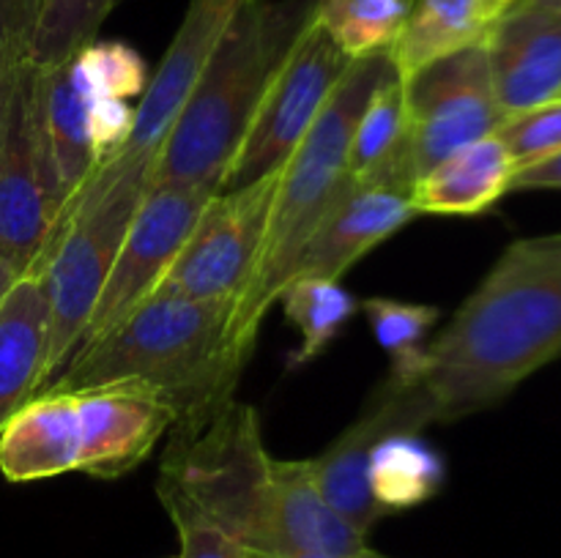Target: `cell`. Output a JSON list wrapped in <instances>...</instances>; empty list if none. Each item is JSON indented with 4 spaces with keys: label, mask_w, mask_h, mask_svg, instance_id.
<instances>
[{
    "label": "cell",
    "mask_w": 561,
    "mask_h": 558,
    "mask_svg": "<svg viewBox=\"0 0 561 558\" xmlns=\"http://www.w3.org/2000/svg\"><path fill=\"white\" fill-rule=\"evenodd\" d=\"M151 162L153 156L135 159L118 153L99 164L55 219L53 235L36 263L49 310L44 386L80 348L115 255L148 191Z\"/></svg>",
    "instance_id": "8992f818"
},
{
    "label": "cell",
    "mask_w": 561,
    "mask_h": 558,
    "mask_svg": "<svg viewBox=\"0 0 561 558\" xmlns=\"http://www.w3.org/2000/svg\"><path fill=\"white\" fill-rule=\"evenodd\" d=\"M80 414V465L91 479H118L137 465L175 425V408L146 383L121 381L75 392Z\"/></svg>",
    "instance_id": "4fadbf2b"
},
{
    "label": "cell",
    "mask_w": 561,
    "mask_h": 558,
    "mask_svg": "<svg viewBox=\"0 0 561 558\" xmlns=\"http://www.w3.org/2000/svg\"><path fill=\"white\" fill-rule=\"evenodd\" d=\"M321 0H247L159 142L148 186L222 189L236 151Z\"/></svg>",
    "instance_id": "277c9868"
},
{
    "label": "cell",
    "mask_w": 561,
    "mask_h": 558,
    "mask_svg": "<svg viewBox=\"0 0 561 558\" xmlns=\"http://www.w3.org/2000/svg\"><path fill=\"white\" fill-rule=\"evenodd\" d=\"M159 501L179 531V558H252L241 542H236L219 523H214L173 479L159 474Z\"/></svg>",
    "instance_id": "4316f807"
},
{
    "label": "cell",
    "mask_w": 561,
    "mask_h": 558,
    "mask_svg": "<svg viewBox=\"0 0 561 558\" xmlns=\"http://www.w3.org/2000/svg\"><path fill=\"white\" fill-rule=\"evenodd\" d=\"M283 167L239 189L217 191L151 295L236 304L255 268Z\"/></svg>",
    "instance_id": "9c48e42d"
},
{
    "label": "cell",
    "mask_w": 561,
    "mask_h": 558,
    "mask_svg": "<svg viewBox=\"0 0 561 558\" xmlns=\"http://www.w3.org/2000/svg\"><path fill=\"white\" fill-rule=\"evenodd\" d=\"M499 3H502V5H504V11H507V5L513 3V0H499Z\"/></svg>",
    "instance_id": "8d00e7d4"
},
{
    "label": "cell",
    "mask_w": 561,
    "mask_h": 558,
    "mask_svg": "<svg viewBox=\"0 0 561 558\" xmlns=\"http://www.w3.org/2000/svg\"><path fill=\"white\" fill-rule=\"evenodd\" d=\"M559 189L561 191V153L559 156L546 159L540 164H531L515 173L513 191H542Z\"/></svg>",
    "instance_id": "4dcf8cb0"
},
{
    "label": "cell",
    "mask_w": 561,
    "mask_h": 558,
    "mask_svg": "<svg viewBox=\"0 0 561 558\" xmlns=\"http://www.w3.org/2000/svg\"><path fill=\"white\" fill-rule=\"evenodd\" d=\"M121 0H42L27 58L53 66L96 42L99 31Z\"/></svg>",
    "instance_id": "484cf974"
},
{
    "label": "cell",
    "mask_w": 561,
    "mask_h": 558,
    "mask_svg": "<svg viewBox=\"0 0 561 558\" xmlns=\"http://www.w3.org/2000/svg\"><path fill=\"white\" fill-rule=\"evenodd\" d=\"M11 49H14V47H11ZM11 49L5 55H0V96H3V77H5V63H9Z\"/></svg>",
    "instance_id": "836d02e7"
},
{
    "label": "cell",
    "mask_w": 561,
    "mask_h": 558,
    "mask_svg": "<svg viewBox=\"0 0 561 558\" xmlns=\"http://www.w3.org/2000/svg\"><path fill=\"white\" fill-rule=\"evenodd\" d=\"M16 279H20V274H16L14 268H11L9 263H5L3 257H0V304H3V299H5V295H9V290L14 288Z\"/></svg>",
    "instance_id": "d6a6232c"
},
{
    "label": "cell",
    "mask_w": 561,
    "mask_h": 558,
    "mask_svg": "<svg viewBox=\"0 0 561 558\" xmlns=\"http://www.w3.org/2000/svg\"><path fill=\"white\" fill-rule=\"evenodd\" d=\"M80 414L75 392H38L0 432V474L5 481L53 479L80 465Z\"/></svg>",
    "instance_id": "ac0fdd59"
},
{
    "label": "cell",
    "mask_w": 561,
    "mask_h": 558,
    "mask_svg": "<svg viewBox=\"0 0 561 558\" xmlns=\"http://www.w3.org/2000/svg\"><path fill=\"white\" fill-rule=\"evenodd\" d=\"M392 69V53L351 60L337 91L285 162L255 268L230 312L228 348L239 370L250 361L263 321L288 284L301 249L334 202L348 191V153L356 120L373 88Z\"/></svg>",
    "instance_id": "5b68a950"
},
{
    "label": "cell",
    "mask_w": 561,
    "mask_h": 558,
    "mask_svg": "<svg viewBox=\"0 0 561 558\" xmlns=\"http://www.w3.org/2000/svg\"><path fill=\"white\" fill-rule=\"evenodd\" d=\"M233 301L151 295L96 339L82 345L42 388L82 392L135 381L173 403V432H195L233 399L241 370L228 348Z\"/></svg>",
    "instance_id": "3957f363"
},
{
    "label": "cell",
    "mask_w": 561,
    "mask_h": 558,
    "mask_svg": "<svg viewBox=\"0 0 561 558\" xmlns=\"http://www.w3.org/2000/svg\"><path fill=\"white\" fill-rule=\"evenodd\" d=\"M214 195L217 189L208 186H148L93 306L80 348L124 321L157 290Z\"/></svg>",
    "instance_id": "8fae6325"
},
{
    "label": "cell",
    "mask_w": 561,
    "mask_h": 558,
    "mask_svg": "<svg viewBox=\"0 0 561 558\" xmlns=\"http://www.w3.org/2000/svg\"><path fill=\"white\" fill-rule=\"evenodd\" d=\"M285 321L299 332V348L290 353L288 367L299 370L316 361L359 310V301L340 279L296 277L279 293Z\"/></svg>",
    "instance_id": "cb8c5ba5"
},
{
    "label": "cell",
    "mask_w": 561,
    "mask_h": 558,
    "mask_svg": "<svg viewBox=\"0 0 561 558\" xmlns=\"http://www.w3.org/2000/svg\"><path fill=\"white\" fill-rule=\"evenodd\" d=\"M561 359V233L504 246L427 342L420 386L438 421L482 414Z\"/></svg>",
    "instance_id": "7a4b0ae2"
},
{
    "label": "cell",
    "mask_w": 561,
    "mask_h": 558,
    "mask_svg": "<svg viewBox=\"0 0 561 558\" xmlns=\"http://www.w3.org/2000/svg\"><path fill=\"white\" fill-rule=\"evenodd\" d=\"M362 558H389V556H383V553H378V550H367Z\"/></svg>",
    "instance_id": "d590c367"
},
{
    "label": "cell",
    "mask_w": 561,
    "mask_h": 558,
    "mask_svg": "<svg viewBox=\"0 0 561 558\" xmlns=\"http://www.w3.org/2000/svg\"><path fill=\"white\" fill-rule=\"evenodd\" d=\"M348 66L351 58L312 16L263 96L219 191L239 189L283 167L337 91Z\"/></svg>",
    "instance_id": "ba28073f"
},
{
    "label": "cell",
    "mask_w": 561,
    "mask_h": 558,
    "mask_svg": "<svg viewBox=\"0 0 561 558\" xmlns=\"http://www.w3.org/2000/svg\"><path fill=\"white\" fill-rule=\"evenodd\" d=\"M47 290L42 268L22 274L0 304V432L44 386Z\"/></svg>",
    "instance_id": "44dd1931"
},
{
    "label": "cell",
    "mask_w": 561,
    "mask_h": 558,
    "mask_svg": "<svg viewBox=\"0 0 561 558\" xmlns=\"http://www.w3.org/2000/svg\"><path fill=\"white\" fill-rule=\"evenodd\" d=\"M175 558H179V556H175Z\"/></svg>",
    "instance_id": "f35d334b"
},
{
    "label": "cell",
    "mask_w": 561,
    "mask_h": 558,
    "mask_svg": "<svg viewBox=\"0 0 561 558\" xmlns=\"http://www.w3.org/2000/svg\"><path fill=\"white\" fill-rule=\"evenodd\" d=\"M507 11H513V14L542 16V20H561V0H513L507 5Z\"/></svg>",
    "instance_id": "1f68e13d"
},
{
    "label": "cell",
    "mask_w": 561,
    "mask_h": 558,
    "mask_svg": "<svg viewBox=\"0 0 561 558\" xmlns=\"http://www.w3.org/2000/svg\"><path fill=\"white\" fill-rule=\"evenodd\" d=\"M499 140L507 146L515 167L524 170L561 153V96L537 104L526 113L510 115L496 129Z\"/></svg>",
    "instance_id": "f1b7e54d"
},
{
    "label": "cell",
    "mask_w": 561,
    "mask_h": 558,
    "mask_svg": "<svg viewBox=\"0 0 561 558\" xmlns=\"http://www.w3.org/2000/svg\"><path fill=\"white\" fill-rule=\"evenodd\" d=\"M85 80L91 85L93 96L99 98H121L129 102L131 96L146 91L148 66L135 47L124 42H96L77 49Z\"/></svg>",
    "instance_id": "83f0119b"
},
{
    "label": "cell",
    "mask_w": 561,
    "mask_h": 558,
    "mask_svg": "<svg viewBox=\"0 0 561 558\" xmlns=\"http://www.w3.org/2000/svg\"><path fill=\"white\" fill-rule=\"evenodd\" d=\"M502 14L499 0H414L392 49L400 77H411L460 49L488 44Z\"/></svg>",
    "instance_id": "7402d4cb"
},
{
    "label": "cell",
    "mask_w": 561,
    "mask_h": 558,
    "mask_svg": "<svg viewBox=\"0 0 561 558\" xmlns=\"http://www.w3.org/2000/svg\"><path fill=\"white\" fill-rule=\"evenodd\" d=\"M444 479V457L422 441L420 432L387 435L373 449L367 463V485L383 514L422 507L438 496Z\"/></svg>",
    "instance_id": "603a6c76"
},
{
    "label": "cell",
    "mask_w": 561,
    "mask_h": 558,
    "mask_svg": "<svg viewBox=\"0 0 561 558\" xmlns=\"http://www.w3.org/2000/svg\"><path fill=\"white\" fill-rule=\"evenodd\" d=\"M485 47L504 118L561 96V20L507 11Z\"/></svg>",
    "instance_id": "e0dca14e"
},
{
    "label": "cell",
    "mask_w": 561,
    "mask_h": 558,
    "mask_svg": "<svg viewBox=\"0 0 561 558\" xmlns=\"http://www.w3.org/2000/svg\"><path fill=\"white\" fill-rule=\"evenodd\" d=\"M370 321L373 337L389 356V375L398 383H416L425 367L427 342L442 321V310L420 301L370 295L362 304Z\"/></svg>",
    "instance_id": "d4e9b609"
},
{
    "label": "cell",
    "mask_w": 561,
    "mask_h": 558,
    "mask_svg": "<svg viewBox=\"0 0 561 558\" xmlns=\"http://www.w3.org/2000/svg\"><path fill=\"white\" fill-rule=\"evenodd\" d=\"M403 80L409 153L416 178L458 148L496 135L502 126L504 115L493 91L485 44L460 49Z\"/></svg>",
    "instance_id": "30bf717a"
},
{
    "label": "cell",
    "mask_w": 561,
    "mask_h": 558,
    "mask_svg": "<svg viewBox=\"0 0 561 558\" xmlns=\"http://www.w3.org/2000/svg\"><path fill=\"white\" fill-rule=\"evenodd\" d=\"M36 82L27 47L11 49L0 96V257L20 277L36 268L60 213Z\"/></svg>",
    "instance_id": "52a82bcc"
},
{
    "label": "cell",
    "mask_w": 561,
    "mask_h": 558,
    "mask_svg": "<svg viewBox=\"0 0 561 558\" xmlns=\"http://www.w3.org/2000/svg\"><path fill=\"white\" fill-rule=\"evenodd\" d=\"M348 175L356 186L411 195L416 184L409 153V109H405V80L398 66L387 71L373 88L354 137H351Z\"/></svg>",
    "instance_id": "ffe728a7"
},
{
    "label": "cell",
    "mask_w": 561,
    "mask_h": 558,
    "mask_svg": "<svg viewBox=\"0 0 561 558\" xmlns=\"http://www.w3.org/2000/svg\"><path fill=\"white\" fill-rule=\"evenodd\" d=\"M162 470L252 558H362L367 536L340 518L312 479L310 460H277L261 416L230 399L201 430L168 432Z\"/></svg>",
    "instance_id": "6da1fadb"
},
{
    "label": "cell",
    "mask_w": 561,
    "mask_h": 558,
    "mask_svg": "<svg viewBox=\"0 0 561 558\" xmlns=\"http://www.w3.org/2000/svg\"><path fill=\"white\" fill-rule=\"evenodd\" d=\"M36 93L44 146H47L55 189H58V202L64 211L99 167L91 131L93 91L77 53L60 63L38 66Z\"/></svg>",
    "instance_id": "2e32d148"
},
{
    "label": "cell",
    "mask_w": 561,
    "mask_h": 558,
    "mask_svg": "<svg viewBox=\"0 0 561 558\" xmlns=\"http://www.w3.org/2000/svg\"><path fill=\"white\" fill-rule=\"evenodd\" d=\"M36 14L25 5V0H0V55L11 47H31Z\"/></svg>",
    "instance_id": "f546056e"
},
{
    "label": "cell",
    "mask_w": 561,
    "mask_h": 558,
    "mask_svg": "<svg viewBox=\"0 0 561 558\" xmlns=\"http://www.w3.org/2000/svg\"><path fill=\"white\" fill-rule=\"evenodd\" d=\"M414 219L416 211L409 195L351 184L307 241L290 279H340L367 252L392 239Z\"/></svg>",
    "instance_id": "9a60e30c"
},
{
    "label": "cell",
    "mask_w": 561,
    "mask_h": 558,
    "mask_svg": "<svg viewBox=\"0 0 561 558\" xmlns=\"http://www.w3.org/2000/svg\"><path fill=\"white\" fill-rule=\"evenodd\" d=\"M244 3L247 0H190L173 42L148 77V85L135 109L129 142L121 151L124 156L151 159L157 153L159 142L164 140L175 115L184 107L192 85Z\"/></svg>",
    "instance_id": "5bb4252c"
},
{
    "label": "cell",
    "mask_w": 561,
    "mask_h": 558,
    "mask_svg": "<svg viewBox=\"0 0 561 558\" xmlns=\"http://www.w3.org/2000/svg\"><path fill=\"white\" fill-rule=\"evenodd\" d=\"M25 5L33 11V14L38 16V9H42V0H25Z\"/></svg>",
    "instance_id": "e575fe53"
},
{
    "label": "cell",
    "mask_w": 561,
    "mask_h": 558,
    "mask_svg": "<svg viewBox=\"0 0 561 558\" xmlns=\"http://www.w3.org/2000/svg\"><path fill=\"white\" fill-rule=\"evenodd\" d=\"M277 558H312V556H277Z\"/></svg>",
    "instance_id": "74e56055"
},
{
    "label": "cell",
    "mask_w": 561,
    "mask_h": 558,
    "mask_svg": "<svg viewBox=\"0 0 561 558\" xmlns=\"http://www.w3.org/2000/svg\"><path fill=\"white\" fill-rule=\"evenodd\" d=\"M518 173L507 146L496 135L469 142L420 175L409 200L416 217H482L513 191Z\"/></svg>",
    "instance_id": "d6986e66"
},
{
    "label": "cell",
    "mask_w": 561,
    "mask_h": 558,
    "mask_svg": "<svg viewBox=\"0 0 561 558\" xmlns=\"http://www.w3.org/2000/svg\"><path fill=\"white\" fill-rule=\"evenodd\" d=\"M427 425H438V416L425 388L420 383H398L387 377L373 388L359 416L321 454L307 457L321 496L359 534L370 536L381 518H387L367 485L373 449L387 435L420 432Z\"/></svg>",
    "instance_id": "7c38bea8"
}]
</instances>
